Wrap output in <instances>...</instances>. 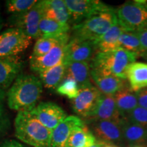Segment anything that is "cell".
I'll list each match as a JSON object with an SVG mask.
<instances>
[{
  "label": "cell",
  "mask_w": 147,
  "mask_h": 147,
  "mask_svg": "<svg viewBox=\"0 0 147 147\" xmlns=\"http://www.w3.org/2000/svg\"><path fill=\"white\" fill-rule=\"evenodd\" d=\"M65 3L69 10L72 26L110 8L109 5L97 0H65Z\"/></svg>",
  "instance_id": "obj_8"
},
{
  "label": "cell",
  "mask_w": 147,
  "mask_h": 147,
  "mask_svg": "<svg viewBox=\"0 0 147 147\" xmlns=\"http://www.w3.org/2000/svg\"><path fill=\"white\" fill-rule=\"evenodd\" d=\"M116 14L125 32H138L147 26V1H126L116 10Z\"/></svg>",
  "instance_id": "obj_5"
},
{
  "label": "cell",
  "mask_w": 147,
  "mask_h": 147,
  "mask_svg": "<svg viewBox=\"0 0 147 147\" xmlns=\"http://www.w3.org/2000/svg\"><path fill=\"white\" fill-rule=\"evenodd\" d=\"M143 57H144L145 59H147V53H146V54H145Z\"/></svg>",
  "instance_id": "obj_40"
},
{
  "label": "cell",
  "mask_w": 147,
  "mask_h": 147,
  "mask_svg": "<svg viewBox=\"0 0 147 147\" xmlns=\"http://www.w3.org/2000/svg\"><path fill=\"white\" fill-rule=\"evenodd\" d=\"M86 125L78 116H67L52 131L51 147H65L71 133L80 127Z\"/></svg>",
  "instance_id": "obj_16"
},
{
  "label": "cell",
  "mask_w": 147,
  "mask_h": 147,
  "mask_svg": "<svg viewBox=\"0 0 147 147\" xmlns=\"http://www.w3.org/2000/svg\"><path fill=\"white\" fill-rule=\"evenodd\" d=\"M126 79L134 92L147 88V63L135 61L129 65Z\"/></svg>",
  "instance_id": "obj_20"
},
{
  "label": "cell",
  "mask_w": 147,
  "mask_h": 147,
  "mask_svg": "<svg viewBox=\"0 0 147 147\" xmlns=\"http://www.w3.org/2000/svg\"><path fill=\"white\" fill-rule=\"evenodd\" d=\"M33 111L40 122L52 131L67 117L65 110L50 102L40 103Z\"/></svg>",
  "instance_id": "obj_13"
},
{
  "label": "cell",
  "mask_w": 147,
  "mask_h": 147,
  "mask_svg": "<svg viewBox=\"0 0 147 147\" xmlns=\"http://www.w3.org/2000/svg\"><path fill=\"white\" fill-rule=\"evenodd\" d=\"M43 18V3L38 1L30 10L20 14L10 15L8 18V23L12 27L21 29L32 39L41 37L40 23Z\"/></svg>",
  "instance_id": "obj_6"
},
{
  "label": "cell",
  "mask_w": 147,
  "mask_h": 147,
  "mask_svg": "<svg viewBox=\"0 0 147 147\" xmlns=\"http://www.w3.org/2000/svg\"><path fill=\"white\" fill-rule=\"evenodd\" d=\"M68 39H70L69 35L62 37V38L40 37L35 43L32 55L35 56H41V55L47 54L59 42Z\"/></svg>",
  "instance_id": "obj_28"
},
{
  "label": "cell",
  "mask_w": 147,
  "mask_h": 147,
  "mask_svg": "<svg viewBox=\"0 0 147 147\" xmlns=\"http://www.w3.org/2000/svg\"><path fill=\"white\" fill-rule=\"evenodd\" d=\"M39 78L33 74H21L6 92V100L11 110L31 111L36 107L42 93Z\"/></svg>",
  "instance_id": "obj_1"
},
{
  "label": "cell",
  "mask_w": 147,
  "mask_h": 147,
  "mask_svg": "<svg viewBox=\"0 0 147 147\" xmlns=\"http://www.w3.org/2000/svg\"><path fill=\"white\" fill-rule=\"evenodd\" d=\"M95 121H113L121 123L125 118L122 117L116 104L114 95L102 94L97 107L89 117Z\"/></svg>",
  "instance_id": "obj_15"
},
{
  "label": "cell",
  "mask_w": 147,
  "mask_h": 147,
  "mask_svg": "<svg viewBox=\"0 0 147 147\" xmlns=\"http://www.w3.org/2000/svg\"><path fill=\"white\" fill-rule=\"evenodd\" d=\"M138 106L147 110V88L136 92Z\"/></svg>",
  "instance_id": "obj_33"
},
{
  "label": "cell",
  "mask_w": 147,
  "mask_h": 147,
  "mask_svg": "<svg viewBox=\"0 0 147 147\" xmlns=\"http://www.w3.org/2000/svg\"><path fill=\"white\" fill-rule=\"evenodd\" d=\"M125 119L147 129V110L144 108L138 106L127 116Z\"/></svg>",
  "instance_id": "obj_31"
},
{
  "label": "cell",
  "mask_w": 147,
  "mask_h": 147,
  "mask_svg": "<svg viewBox=\"0 0 147 147\" xmlns=\"http://www.w3.org/2000/svg\"><path fill=\"white\" fill-rule=\"evenodd\" d=\"M66 65L65 77L74 79L78 84L79 89L93 85L90 62H73Z\"/></svg>",
  "instance_id": "obj_21"
},
{
  "label": "cell",
  "mask_w": 147,
  "mask_h": 147,
  "mask_svg": "<svg viewBox=\"0 0 147 147\" xmlns=\"http://www.w3.org/2000/svg\"><path fill=\"white\" fill-rule=\"evenodd\" d=\"M120 49L136 53L139 57H143L146 52L143 49L136 32H123L119 38Z\"/></svg>",
  "instance_id": "obj_27"
},
{
  "label": "cell",
  "mask_w": 147,
  "mask_h": 147,
  "mask_svg": "<svg viewBox=\"0 0 147 147\" xmlns=\"http://www.w3.org/2000/svg\"><path fill=\"white\" fill-rule=\"evenodd\" d=\"M43 17L70 26V15L65 0H43Z\"/></svg>",
  "instance_id": "obj_18"
},
{
  "label": "cell",
  "mask_w": 147,
  "mask_h": 147,
  "mask_svg": "<svg viewBox=\"0 0 147 147\" xmlns=\"http://www.w3.org/2000/svg\"><path fill=\"white\" fill-rule=\"evenodd\" d=\"M3 25H4V21H3V18L1 16V8H0V33H1V30L2 29Z\"/></svg>",
  "instance_id": "obj_37"
},
{
  "label": "cell",
  "mask_w": 147,
  "mask_h": 147,
  "mask_svg": "<svg viewBox=\"0 0 147 147\" xmlns=\"http://www.w3.org/2000/svg\"><path fill=\"white\" fill-rule=\"evenodd\" d=\"M3 102H0V138L6 134L10 126V117L4 107Z\"/></svg>",
  "instance_id": "obj_32"
},
{
  "label": "cell",
  "mask_w": 147,
  "mask_h": 147,
  "mask_svg": "<svg viewBox=\"0 0 147 147\" xmlns=\"http://www.w3.org/2000/svg\"><path fill=\"white\" fill-rule=\"evenodd\" d=\"M138 57L123 49L108 53L97 52L91 61V69L126 80L127 67Z\"/></svg>",
  "instance_id": "obj_4"
},
{
  "label": "cell",
  "mask_w": 147,
  "mask_h": 147,
  "mask_svg": "<svg viewBox=\"0 0 147 147\" xmlns=\"http://www.w3.org/2000/svg\"><path fill=\"white\" fill-rule=\"evenodd\" d=\"M32 40L20 29H5L0 33V57L18 56L29 47Z\"/></svg>",
  "instance_id": "obj_7"
},
{
  "label": "cell",
  "mask_w": 147,
  "mask_h": 147,
  "mask_svg": "<svg viewBox=\"0 0 147 147\" xmlns=\"http://www.w3.org/2000/svg\"><path fill=\"white\" fill-rule=\"evenodd\" d=\"M125 32L119 22L115 24L100 40L95 43L97 52L108 53L120 49L119 38Z\"/></svg>",
  "instance_id": "obj_22"
},
{
  "label": "cell",
  "mask_w": 147,
  "mask_h": 147,
  "mask_svg": "<svg viewBox=\"0 0 147 147\" xmlns=\"http://www.w3.org/2000/svg\"><path fill=\"white\" fill-rule=\"evenodd\" d=\"M102 93L94 85L79 89L78 96L71 100V107L79 117L89 119L97 107Z\"/></svg>",
  "instance_id": "obj_9"
},
{
  "label": "cell",
  "mask_w": 147,
  "mask_h": 147,
  "mask_svg": "<svg viewBox=\"0 0 147 147\" xmlns=\"http://www.w3.org/2000/svg\"><path fill=\"white\" fill-rule=\"evenodd\" d=\"M117 106L123 118L138 106L136 93L127 86L119 90L114 95Z\"/></svg>",
  "instance_id": "obj_23"
},
{
  "label": "cell",
  "mask_w": 147,
  "mask_h": 147,
  "mask_svg": "<svg viewBox=\"0 0 147 147\" xmlns=\"http://www.w3.org/2000/svg\"><path fill=\"white\" fill-rule=\"evenodd\" d=\"M69 39L61 41L47 54L41 56L32 55L29 57V66L32 71L39 73L57 65L63 60L65 49Z\"/></svg>",
  "instance_id": "obj_11"
},
{
  "label": "cell",
  "mask_w": 147,
  "mask_h": 147,
  "mask_svg": "<svg viewBox=\"0 0 147 147\" xmlns=\"http://www.w3.org/2000/svg\"><path fill=\"white\" fill-rule=\"evenodd\" d=\"M69 29V25H64L57 21L47 18H42L40 23L41 37L62 38L63 36H68Z\"/></svg>",
  "instance_id": "obj_26"
},
{
  "label": "cell",
  "mask_w": 147,
  "mask_h": 147,
  "mask_svg": "<svg viewBox=\"0 0 147 147\" xmlns=\"http://www.w3.org/2000/svg\"><path fill=\"white\" fill-rule=\"evenodd\" d=\"M66 66L63 60L54 67L38 73L44 87L49 89H56L65 78Z\"/></svg>",
  "instance_id": "obj_24"
},
{
  "label": "cell",
  "mask_w": 147,
  "mask_h": 147,
  "mask_svg": "<svg viewBox=\"0 0 147 147\" xmlns=\"http://www.w3.org/2000/svg\"><path fill=\"white\" fill-rule=\"evenodd\" d=\"M91 131L97 140L104 143L116 145L124 141L121 123L115 121L105 120L93 121Z\"/></svg>",
  "instance_id": "obj_12"
},
{
  "label": "cell",
  "mask_w": 147,
  "mask_h": 147,
  "mask_svg": "<svg viewBox=\"0 0 147 147\" xmlns=\"http://www.w3.org/2000/svg\"><path fill=\"white\" fill-rule=\"evenodd\" d=\"M91 80L102 94L114 95L127 85L125 80L91 69Z\"/></svg>",
  "instance_id": "obj_17"
},
{
  "label": "cell",
  "mask_w": 147,
  "mask_h": 147,
  "mask_svg": "<svg viewBox=\"0 0 147 147\" xmlns=\"http://www.w3.org/2000/svg\"><path fill=\"white\" fill-rule=\"evenodd\" d=\"M6 97V92L0 90V102H3Z\"/></svg>",
  "instance_id": "obj_36"
},
{
  "label": "cell",
  "mask_w": 147,
  "mask_h": 147,
  "mask_svg": "<svg viewBox=\"0 0 147 147\" xmlns=\"http://www.w3.org/2000/svg\"><path fill=\"white\" fill-rule=\"evenodd\" d=\"M104 144H105L104 142H101V141H99V140H97L96 142H95L94 144L92 145L91 147H102L103 146H104Z\"/></svg>",
  "instance_id": "obj_38"
},
{
  "label": "cell",
  "mask_w": 147,
  "mask_h": 147,
  "mask_svg": "<svg viewBox=\"0 0 147 147\" xmlns=\"http://www.w3.org/2000/svg\"><path fill=\"white\" fill-rule=\"evenodd\" d=\"M24 62L19 56L0 57V90H6L21 74Z\"/></svg>",
  "instance_id": "obj_14"
},
{
  "label": "cell",
  "mask_w": 147,
  "mask_h": 147,
  "mask_svg": "<svg viewBox=\"0 0 147 147\" xmlns=\"http://www.w3.org/2000/svg\"><path fill=\"white\" fill-rule=\"evenodd\" d=\"M37 1V0H8L5 1V8L10 15L20 14L30 10Z\"/></svg>",
  "instance_id": "obj_29"
},
{
  "label": "cell",
  "mask_w": 147,
  "mask_h": 147,
  "mask_svg": "<svg viewBox=\"0 0 147 147\" xmlns=\"http://www.w3.org/2000/svg\"><path fill=\"white\" fill-rule=\"evenodd\" d=\"M97 53L95 44L71 38L66 47L63 61L65 64L73 62H90Z\"/></svg>",
  "instance_id": "obj_10"
},
{
  "label": "cell",
  "mask_w": 147,
  "mask_h": 147,
  "mask_svg": "<svg viewBox=\"0 0 147 147\" xmlns=\"http://www.w3.org/2000/svg\"><path fill=\"white\" fill-rule=\"evenodd\" d=\"M123 140L131 146H147V129L132 123L125 119L121 123Z\"/></svg>",
  "instance_id": "obj_19"
},
{
  "label": "cell",
  "mask_w": 147,
  "mask_h": 147,
  "mask_svg": "<svg viewBox=\"0 0 147 147\" xmlns=\"http://www.w3.org/2000/svg\"><path fill=\"white\" fill-rule=\"evenodd\" d=\"M130 147H146V146H130Z\"/></svg>",
  "instance_id": "obj_41"
},
{
  "label": "cell",
  "mask_w": 147,
  "mask_h": 147,
  "mask_svg": "<svg viewBox=\"0 0 147 147\" xmlns=\"http://www.w3.org/2000/svg\"><path fill=\"white\" fill-rule=\"evenodd\" d=\"M97 139L87 126L76 128L67 140L65 147H91Z\"/></svg>",
  "instance_id": "obj_25"
},
{
  "label": "cell",
  "mask_w": 147,
  "mask_h": 147,
  "mask_svg": "<svg viewBox=\"0 0 147 147\" xmlns=\"http://www.w3.org/2000/svg\"><path fill=\"white\" fill-rule=\"evenodd\" d=\"M15 136L33 147H51L52 131L37 118L34 111L18 112L14 121Z\"/></svg>",
  "instance_id": "obj_2"
},
{
  "label": "cell",
  "mask_w": 147,
  "mask_h": 147,
  "mask_svg": "<svg viewBox=\"0 0 147 147\" xmlns=\"http://www.w3.org/2000/svg\"><path fill=\"white\" fill-rule=\"evenodd\" d=\"M55 91L59 95L65 96L72 100L78 96L79 87L74 79L69 77H65Z\"/></svg>",
  "instance_id": "obj_30"
},
{
  "label": "cell",
  "mask_w": 147,
  "mask_h": 147,
  "mask_svg": "<svg viewBox=\"0 0 147 147\" xmlns=\"http://www.w3.org/2000/svg\"><path fill=\"white\" fill-rule=\"evenodd\" d=\"M117 22L116 10L110 7L72 26L70 38L95 44Z\"/></svg>",
  "instance_id": "obj_3"
},
{
  "label": "cell",
  "mask_w": 147,
  "mask_h": 147,
  "mask_svg": "<svg viewBox=\"0 0 147 147\" xmlns=\"http://www.w3.org/2000/svg\"><path fill=\"white\" fill-rule=\"evenodd\" d=\"M0 147H25L23 144L14 140H5L0 145Z\"/></svg>",
  "instance_id": "obj_35"
},
{
  "label": "cell",
  "mask_w": 147,
  "mask_h": 147,
  "mask_svg": "<svg viewBox=\"0 0 147 147\" xmlns=\"http://www.w3.org/2000/svg\"><path fill=\"white\" fill-rule=\"evenodd\" d=\"M102 147H119V146H117V145H115L113 144H108V143H105Z\"/></svg>",
  "instance_id": "obj_39"
},
{
  "label": "cell",
  "mask_w": 147,
  "mask_h": 147,
  "mask_svg": "<svg viewBox=\"0 0 147 147\" xmlns=\"http://www.w3.org/2000/svg\"><path fill=\"white\" fill-rule=\"evenodd\" d=\"M136 33L143 49L147 53V26L139 30Z\"/></svg>",
  "instance_id": "obj_34"
}]
</instances>
